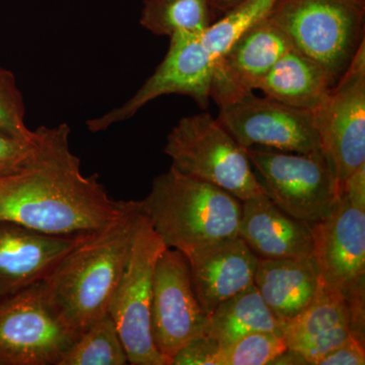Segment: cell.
Segmentation results:
<instances>
[{"label":"cell","instance_id":"1","mask_svg":"<svg viewBox=\"0 0 365 365\" xmlns=\"http://www.w3.org/2000/svg\"><path fill=\"white\" fill-rule=\"evenodd\" d=\"M37 150L25 169L0 177V222L41 234H93L121 215L127 201L114 200L97 174L85 176L71 151L66 123L41 126Z\"/></svg>","mask_w":365,"mask_h":365},{"label":"cell","instance_id":"2","mask_svg":"<svg viewBox=\"0 0 365 365\" xmlns=\"http://www.w3.org/2000/svg\"><path fill=\"white\" fill-rule=\"evenodd\" d=\"M141 215V201H127L116 220L85 237L42 280L50 304L76 337L108 314Z\"/></svg>","mask_w":365,"mask_h":365},{"label":"cell","instance_id":"3","mask_svg":"<svg viewBox=\"0 0 365 365\" xmlns=\"http://www.w3.org/2000/svg\"><path fill=\"white\" fill-rule=\"evenodd\" d=\"M141 207L165 247L182 254L239 234L242 201L173 167L153 180Z\"/></svg>","mask_w":365,"mask_h":365},{"label":"cell","instance_id":"4","mask_svg":"<svg viewBox=\"0 0 365 365\" xmlns=\"http://www.w3.org/2000/svg\"><path fill=\"white\" fill-rule=\"evenodd\" d=\"M365 0H277L268 20L337 83L364 42Z\"/></svg>","mask_w":365,"mask_h":365},{"label":"cell","instance_id":"5","mask_svg":"<svg viewBox=\"0 0 365 365\" xmlns=\"http://www.w3.org/2000/svg\"><path fill=\"white\" fill-rule=\"evenodd\" d=\"M165 153L174 169L240 201L264 194L246 148L209 113L182 118L167 137Z\"/></svg>","mask_w":365,"mask_h":365},{"label":"cell","instance_id":"6","mask_svg":"<svg viewBox=\"0 0 365 365\" xmlns=\"http://www.w3.org/2000/svg\"><path fill=\"white\" fill-rule=\"evenodd\" d=\"M262 191L281 210L307 223L325 218L340 196L323 153L302 155L264 148H246Z\"/></svg>","mask_w":365,"mask_h":365},{"label":"cell","instance_id":"7","mask_svg":"<svg viewBox=\"0 0 365 365\" xmlns=\"http://www.w3.org/2000/svg\"><path fill=\"white\" fill-rule=\"evenodd\" d=\"M167 248L148 216L141 215L128 263L110 302L128 362L133 365H168L151 334L153 275L160 253Z\"/></svg>","mask_w":365,"mask_h":365},{"label":"cell","instance_id":"8","mask_svg":"<svg viewBox=\"0 0 365 365\" xmlns=\"http://www.w3.org/2000/svg\"><path fill=\"white\" fill-rule=\"evenodd\" d=\"M76 339L42 281L0 299V365H59Z\"/></svg>","mask_w":365,"mask_h":365},{"label":"cell","instance_id":"9","mask_svg":"<svg viewBox=\"0 0 365 365\" xmlns=\"http://www.w3.org/2000/svg\"><path fill=\"white\" fill-rule=\"evenodd\" d=\"M322 153L341 187L365 165V41L351 63L311 111Z\"/></svg>","mask_w":365,"mask_h":365},{"label":"cell","instance_id":"10","mask_svg":"<svg viewBox=\"0 0 365 365\" xmlns=\"http://www.w3.org/2000/svg\"><path fill=\"white\" fill-rule=\"evenodd\" d=\"M215 60L206 49L201 33H179L170 37L165 58L133 97L103 116L86 121L93 133L135 116L151 101L167 95L188 96L206 109L210 101Z\"/></svg>","mask_w":365,"mask_h":365},{"label":"cell","instance_id":"11","mask_svg":"<svg viewBox=\"0 0 365 365\" xmlns=\"http://www.w3.org/2000/svg\"><path fill=\"white\" fill-rule=\"evenodd\" d=\"M242 148L322 153L312 113L254 93L220 107L216 118Z\"/></svg>","mask_w":365,"mask_h":365},{"label":"cell","instance_id":"12","mask_svg":"<svg viewBox=\"0 0 365 365\" xmlns=\"http://www.w3.org/2000/svg\"><path fill=\"white\" fill-rule=\"evenodd\" d=\"M207 319L192 285L188 259L165 248L153 275L151 334L168 365L184 346L204 335Z\"/></svg>","mask_w":365,"mask_h":365},{"label":"cell","instance_id":"13","mask_svg":"<svg viewBox=\"0 0 365 365\" xmlns=\"http://www.w3.org/2000/svg\"><path fill=\"white\" fill-rule=\"evenodd\" d=\"M319 279L343 294L364 285L365 209L341 193L323 220L311 223Z\"/></svg>","mask_w":365,"mask_h":365},{"label":"cell","instance_id":"14","mask_svg":"<svg viewBox=\"0 0 365 365\" xmlns=\"http://www.w3.org/2000/svg\"><path fill=\"white\" fill-rule=\"evenodd\" d=\"M292 48L285 34L266 19L216 60L210 98L222 107L254 93L261 79Z\"/></svg>","mask_w":365,"mask_h":365},{"label":"cell","instance_id":"15","mask_svg":"<svg viewBox=\"0 0 365 365\" xmlns=\"http://www.w3.org/2000/svg\"><path fill=\"white\" fill-rule=\"evenodd\" d=\"M88 235L41 234L16 223L0 222V299L44 280Z\"/></svg>","mask_w":365,"mask_h":365},{"label":"cell","instance_id":"16","mask_svg":"<svg viewBox=\"0 0 365 365\" xmlns=\"http://www.w3.org/2000/svg\"><path fill=\"white\" fill-rule=\"evenodd\" d=\"M184 255L197 299L207 316L254 284L259 258L239 235Z\"/></svg>","mask_w":365,"mask_h":365},{"label":"cell","instance_id":"17","mask_svg":"<svg viewBox=\"0 0 365 365\" xmlns=\"http://www.w3.org/2000/svg\"><path fill=\"white\" fill-rule=\"evenodd\" d=\"M237 235L258 258H314L311 223L288 215L265 194L242 201Z\"/></svg>","mask_w":365,"mask_h":365},{"label":"cell","instance_id":"18","mask_svg":"<svg viewBox=\"0 0 365 365\" xmlns=\"http://www.w3.org/2000/svg\"><path fill=\"white\" fill-rule=\"evenodd\" d=\"M254 284L282 326L313 300L319 284L318 266L314 258H259Z\"/></svg>","mask_w":365,"mask_h":365},{"label":"cell","instance_id":"19","mask_svg":"<svg viewBox=\"0 0 365 365\" xmlns=\"http://www.w3.org/2000/svg\"><path fill=\"white\" fill-rule=\"evenodd\" d=\"M334 85L323 67L292 48L261 79L256 90L283 104L311 112Z\"/></svg>","mask_w":365,"mask_h":365},{"label":"cell","instance_id":"20","mask_svg":"<svg viewBox=\"0 0 365 365\" xmlns=\"http://www.w3.org/2000/svg\"><path fill=\"white\" fill-rule=\"evenodd\" d=\"M256 332L282 335V326L253 284L216 307L208 316L204 336L225 346Z\"/></svg>","mask_w":365,"mask_h":365},{"label":"cell","instance_id":"21","mask_svg":"<svg viewBox=\"0 0 365 365\" xmlns=\"http://www.w3.org/2000/svg\"><path fill=\"white\" fill-rule=\"evenodd\" d=\"M217 16L208 0H144L140 25L153 35L202 33Z\"/></svg>","mask_w":365,"mask_h":365},{"label":"cell","instance_id":"22","mask_svg":"<svg viewBox=\"0 0 365 365\" xmlns=\"http://www.w3.org/2000/svg\"><path fill=\"white\" fill-rule=\"evenodd\" d=\"M128 364V356L116 324L108 313L79 336L59 365Z\"/></svg>","mask_w":365,"mask_h":365},{"label":"cell","instance_id":"23","mask_svg":"<svg viewBox=\"0 0 365 365\" xmlns=\"http://www.w3.org/2000/svg\"><path fill=\"white\" fill-rule=\"evenodd\" d=\"M342 324L350 325L349 307L344 294L329 287L319 279L318 290L311 304L299 316L283 324V339L287 342L309 337Z\"/></svg>","mask_w":365,"mask_h":365},{"label":"cell","instance_id":"24","mask_svg":"<svg viewBox=\"0 0 365 365\" xmlns=\"http://www.w3.org/2000/svg\"><path fill=\"white\" fill-rule=\"evenodd\" d=\"M277 0H246L223 14L201 33L206 49L218 60L244 34L268 19Z\"/></svg>","mask_w":365,"mask_h":365},{"label":"cell","instance_id":"25","mask_svg":"<svg viewBox=\"0 0 365 365\" xmlns=\"http://www.w3.org/2000/svg\"><path fill=\"white\" fill-rule=\"evenodd\" d=\"M283 336L273 332L249 334L232 344L220 346L215 365H267L287 351Z\"/></svg>","mask_w":365,"mask_h":365},{"label":"cell","instance_id":"26","mask_svg":"<svg viewBox=\"0 0 365 365\" xmlns=\"http://www.w3.org/2000/svg\"><path fill=\"white\" fill-rule=\"evenodd\" d=\"M25 117V103L16 76L0 66V130L24 138H32L35 130L28 128Z\"/></svg>","mask_w":365,"mask_h":365},{"label":"cell","instance_id":"27","mask_svg":"<svg viewBox=\"0 0 365 365\" xmlns=\"http://www.w3.org/2000/svg\"><path fill=\"white\" fill-rule=\"evenodd\" d=\"M349 324H342L309 337L299 338L285 342L287 349L297 352L307 364L317 365L319 359L339 347L351 337Z\"/></svg>","mask_w":365,"mask_h":365},{"label":"cell","instance_id":"28","mask_svg":"<svg viewBox=\"0 0 365 365\" xmlns=\"http://www.w3.org/2000/svg\"><path fill=\"white\" fill-rule=\"evenodd\" d=\"M37 150V132L32 138L0 130V177L11 176L25 169Z\"/></svg>","mask_w":365,"mask_h":365},{"label":"cell","instance_id":"29","mask_svg":"<svg viewBox=\"0 0 365 365\" xmlns=\"http://www.w3.org/2000/svg\"><path fill=\"white\" fill-rule=\"evenodd\" d=\"M218 347L206 336H200L180 349L170 365H215Z\"/></svg>","mask_w":365,"mask_h":365},{"label":"cell","instance_id":"30","mask_svg":"<svg viewBox=\"0 0 365 365\" xmlns=\"http://www.w3.org/2000/svg\"><path fill=\"white\" fill-rule=\"evenodd\" d=\"M364 343L356 338H349L339 347L319 359L317 365H364Z\"/></svg>","mask_w":365,"mask_h":365},{"label":"cell","instance_id":"31","mask_svg":"<svg viewBox=\"0 0 365 365\" xmlns=\"http://www.w3.org/2000/svg\"><path fill=\"white\" fill-rule=\"evenodd\" d=\"M341 193H344L354 205L365 209V165L345 180L341 187Z\"/></svg>","mask_w":365,"mask_h":365},{"label":"cell","instance_id":"32","mask_svg":"<svg viewBox=\"0 0 365 365\" xmlns=\"http://www.w3.org/2000/svg\"><path fill=\"white\" fill-rule=\"evenodd\" d=\"M217 19L246 0H208Z\"/></svg>","mask_w":365,"mask_h":365}]
</instances>
